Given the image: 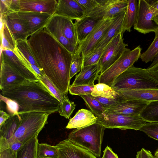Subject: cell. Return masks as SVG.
<instances>
[{"instance_id": "cell-3", "label": "cell", "mask_w": 158, "mask_h": 158, "mask_svg": "<svg viewBox=\"0 0 158 158\" xmlns=\"http://www.w3.org/2000/svg\"><path fill=\"white\" fill-rule=\"evenodd\" d=\"M20 124L13 136L7 140L0 139V152L7 149L8 145L15 141L23 144L35 136L38 135L48 123L50 114L47 113L33 112L19 114Z\"/></svg>"}, {"instance_id": "cell-8", "label": "cell", "mask_w": 158, "mask_h": 158, "mask_svg": "<svg viewBox=\"0 0 158 158\" xmlns=\"http://www.w3.org/2000/svg\"><path fill=\"white\" fill-rule=\"evenodd\" d=\"M123 33L121 32L108 44L97 64L100 74L105 71L121 56L128 46L123 41Z\"/></svg>"}, {"instance_id": "cell-39", "label": "cell", "mask_w": 158, "mask_h": 158, "mask_svg": "<svg viewBox=\"0 0 158 158\" xmlns=\"http://www.w3.org/2000/svg\"><path fill=\"white\" fill-rule=\"evenodd\" d=\"M107 46L99 48L83 57V67L97 64Z\"/></svg>"}, {"instance_id": "cell-44", "label": "cell", "mask_w": 158, "mask_h": 158, "mask_svg": "<svg viewBox=\"0 0 158 158\" xmlns=\"http://www.w3.org/2000/svg\"><path fill=\"white\" fill-rule=\"evenodd\" d=\"M90 95L93 98L100 102L106 108V109L119 102L126 100L119 96L118 94L117 97L114 98H108L99 96L93 97L91 94Z\"/></svg>"}, {"instance_id": "cell-46", "label": "cell", "mask_w": 158, "mask_h": 158, "mask_svg": "<svg viewBox=\"0 0 158 158\" xmlns=\"http://www.w3.org/2000/svg\"><path fill=\"white\" fill-rule=\"evenodd\" d=\"M152 14L153 21L158 25V0H147Z\"/></svg>"}, {"instance_id": "cell-5", "label": "cell", "mask_w": 158, "mask_h": 158, "mask_svg": "<svg viewBox=\"0 0 158 158\" xmlns=\"http://www.w3.org/2000/svg\"><path fill=\"white\" fill-rule=\"evenodd\" d=\"M105 129L103 126L96 123L73 130L69 135L67 139L87 150L96 157H100Z\"/></svg>"}, {"instance_id": "cell-9", "label": "cell", "mask_w": 158, "mask_h": 158, "mask_svg": "<svg viewBox=\"0 0 158 158\" xmlns=\"http://www.w3.org/2000/svg\"><path fill=\"white\" fill-rule=\"evenodd\" d=\"M98 5L86 16L97 20L103 18L112 19L121 12L126 10L128 3V0H98Z\"/></svg>"}, {"instance_id": "cell-17", "label": "cell", "mask_w": 158, "mask_h": 158, "mask_svg": "<svg viewBox=\"0 0 158 158\" xmlns=\"http://www.w3.org/2000/svg\"><path fill=\"white\" fill-rule=\"evenodd\" d=\"M57 5L56 0H20V11L47 13L52 16Z\"/></svg>"}, {"instance_id": "cell-16", "label": "cell", "mask_w": 158, "mask_h": 158, "mask_svg": "<svg viewBox=\"0 0 158 158\" xmlns=\"http://www.w3.org/2000/svg\"><path fill=\"white\" fill-rule=\"evenodd\" d=\"M45 28L64 47L72 54L75 53L79 45L71 43L65 36L61 27L59 16L54 15L46 24Z\"/></svg>"}, {"instance_id": "cell-35", "label": "cell", "mask_w": 158, "mask_h": 158, "mask_svg": "<svg viewBox=\"0 0 158 158\" xmlns=\"http://www.w3.org/2000/svg\"><path fill=\"white\" fill-rule=\"evenodd\" d=\"M37 158H58L56 146L46 143H38Z\"/></svg>"}, {"instance_id": "cell-36", "label": "cell", "mask_w": 158, "mask_h": 158, "mask_svg": "<svg viewBox=\"0 0 158 158\" xmlns=\"http://www.w3.org/2000/svg\"><path fill=\"white\" fill-rule=\"evenodd\" d=\"M155 37L147 49L141 54L140 58L145 63L153 61L158 53V30L155 32Z\"/></svg>"}, {"instance_id": "cell-42", "label": "cell", "mask_w": 158, "mask_h": 158, "mask_svg": "<svg viewBox=\"0 0 158 158\" xmlns=\"http://www.w3.org/2000/svg\"><path fill=\"white\" fill-rule=\"evenodd\" d=\"M94 85H70L69 91L72 95H86L91 94Z\"/></svg>"}, {"instance_id": "cell-20", "label": "cell", "mask_w": 158, "mask_h": 158, "mask_svg": "<svg viewBox=\"0 0 158 158\" xmlns=\"http://www.w3.org/2000/svg\"><path fill=\"white\" fill-rule=\"evenodd\" d=\"M126 10L121 12L113 18V21L96 44L94 51L107 45L112 39L122 30Z\"/></svg>"}, {"instance_id": "cell-41", "label": "cell", "mask_w": 158, "mask_h": 158, "mask_svg": "<svg viewBox=\"0 0 158 158\" xmlns=\"http://www.w3.org/2000/svg\"><path fill=\"white\" fill-rule=\"evenodd\" d=\"M139 131L143 132L149 137L158 141V123H147Z\"/></svg>"}, {"instance_id": "cell-26", "label": "cell", "mask_w": 158, "mask_h": 158, "mask_svg": "<svg viewBox=\"0 0 158 158\" xmlns=\"http://www.w3.org/2000/svg\"><path fill=\"white\" fill-rule=\"evenodd\" d=\"M16 42V48L14 52L17 56L31 69L32 66L35 65L40 67L30 49L27 40H18Z\"/></svg>"}, {"instance_id": "cell-43", "label": "cell", "mask_w": 158, "mask_h": 158, "mask_svg": "<svg viewBox=\"0 0 158 158\" xmlns=\"http://www.w3.org/2000/svg\"><path fill=\"white\" fill-rule=\"evenodd\" d=\"M80 5L86 16L99 5L98 0H75Z\"/></svg>"}, {"instance_id": "cell-15", "label": "cell", "mask_w": 158, "mask_h": 158, "mask_svg": "<svg viewBox=\"0 0 158 158\" xmlns=\"http://www.w3.org/2000/svg\"><path fill=\"white\" fill-rule=\"evenodd\" d=\"M56 146L58 158H97L87 150L74 144L67 139Z\"/></svg>"}, {"instance_id": "cell-51", "label": "cell", "mask_w": 158, "mask_h": 158, "mask_svg": "<svg viewBox=\"0 0 158 158\" xmlns=\"http://www.w3.org/2000/svg\"><path fill=\"white\" fill-rule=\"evenodd\" d=\"M23 144L18 141H15L9 144L7 149L10 148L13 151L17 153L18 151L22 147Z\"/></svg>"}, {"instance_id": "cell-29", "label": "cell", "mask_w": 158, "mask_h": 158, "mask_svg": "<svg viewBox=\"0 0 158 158\" xmlns=\"http://www.w3.org/2000/svg\"><path fill=\"white\" fill-rule=\"evenodd\" d=\"M38 136H35L23 145L16 153V158H37Z\"/></svg>"}, {"instance_id": "cell-30", "label": "cell", "mask_w": 158, "mask_h": 158, "mask_svg": "<svg viewBox=\"0 0 158 158\" xmlns=\"http://www.w3.org/2000/svg\"><path fill=\"white\" fill-rule=\"evenodd\" d=\"M59 16L62 30L65 36L71 43L75 45L78 46L76 28L73 20Z\"/></svg>"}, {"instance_id": "cell-34", "label": "cell", "mask_w": 158, "mask_h": 158, "mask_svg": "<svg viewBox=\"0 0 158 158\" xmlns=\"http://www.w3.org/2000/svg\"><path fill=\"white\" fill-rule=\"evenodd\" d=\"M91 95L93 97L99 96L114 98L117 97V92L110 86L104 83H98L94 85Z\"/></svg>"}, {"instance_id": "cell-49", "label": "cell", "mask_w": 158, "mask_h": 158, "mask_svg": "<svg viewBox=\"0 0 158 158\" xmlns=\"http://www.w3.org/2000/svg\"><path fill=\"white\" fill-rule=\"evenodd\" d=\"M136 158H155L149 150L142 148L137 153Z\"/></svg>"}, {"instance_id": "cell-27", "label": "cell", "mask_w": 158, "mask_h": 158, "mask_svg": "<svg viewBox=\"0 0 158 158\" xmlns=\"http://www.w3.org/2000/svg\"><path fill=\"white\" fill-rule=\"evenodd\" d=\"M21 121L19 114L11 115L0 128V139L7 140L11 138L18 128Z\"/></svg>"}, {"instance_id": "cell-13", "label": "cell", "mask_w": 158, "mask_h": 158, "mask_svg": "<svg viewBox=\"0 0 158 158\" xmlns=\"http://www.w3.org/2000/svg\"><path fill=\"white\" fill-rule=\"evenodd\" d=\"M17 13L24 23L28 37L45 27L52 16L44 13L23 11Z\"/></svg>"}, {"instance_id": "cell-1", "label": "cell", "mask_w": 158, "mask_h": 158, "mask_svg": "<svg viewBox=\"0 0 158 158\" xmlns=\"http://www.w3.org/2000/svg\"><path fill=\"white\" fill-rule=\"evenodd\" d=\"M27 43L39 67L63 94H68L72 54L45 27L31 35Z\"/></svg>"}, {"instance_id": "cell-56", "label": "cell", "mask_w": 158, "mask_h": 158, "mask_svg": "<svg viewBox=\"0 0 158 158\" xmlns=\"http://www.w3.org/2000/svg\"><path fill=\"white\" fill-rule=\"evenodd\" d=\"M155 157V158H157L155 157Z\"/></svg>"}, {"instance_id": "cell-47", "label": "cell", "mask_w": 158, "mask_h": 158, "mask_svg": "<svg viewBox=\"0 0 158 158\" xmlns=\"http://www.w3.org/2000/svg\"><path fill=\"white\" fill-rule=\"evenodd\" d=\"M9 8L10 12L20 11V0H9Z\"/></svg>"}, {"instance_id": "cell-19", "label": "cell", "mask_w": 158, "mask_h": 158, "mask_svg": "<svg viewBox=\"0 0 158 158\" xmlns=\"http://www.w3.org/2000/svg\"><path fill=\"white\" fill-rule=\"evenodd\" d=\"M54 15L62 16L72 20L84 17V11L75 0H59Z\"/></svg>"}, {"instance_id": "cell-55", "label": "cell", "mask_w": 158, "mask_h": 158, "mask_svg": "<svg viewBox=\"0 0 158 158\" xmlns=\"http://www.w3.org/2000/svg\"><path fill=\"white\" fill-rule=\"evenodd\" d=\"M154 156L156 158H158V149L155 152Z\"/></svg>"}, {"instance_id": "cell-2", "label": "cell", "mask_w": 158, "mask_h": 158, "mask_svg": "<svg viewBox=\"0 0 158 158\" xmlns=\"http://www.w3.org/2000/svg\"><path fill=\"white\" fill-rule=\"evenodd\" d=\"M1 94L18 104V114L39 112L50 114L58 111L60 103L40 80H27L1 90Z\"/></svg>"}, {"instance_id": "cell-28", "label": "cell", "mask_w": 158, "mask_h": 158, "mask_svg": "<svg viewBox=\"0 0 158 158\" xmlns=\"http://www.w3.org/2000/svg\"><path fill=\"white\" fill-rule=\"evenodd\" d=\"M138 1L128 0V6L122 30L123 34L126 31L130 32L131 27L136 23L138 15Z\"/></svg>"}, {"instance_id": "cell-53", "label": "cell", "mask_w": 158, "mask_h": 158, "mask_svg": "<svg viewBox=\"0 0 158 158\" xmlns=\"http://www.w3.org/2000/svg\"><path fill=\"white\" fill-rule=\"evenodd\" d=\"M147 70L158 80V62L154 66Z\"/></svg>"}, {"instance_id": "cell-54", "label": "cell", "mask_w": 158, "mask_h": 158, "mask_svg": "<svg viewBox=\"0 0 158 158\" xmlns=\"http://www.w3.org/2000/svg\"><path fill=\"white\" fill-rule=\"evenodd\" d=\"M158 62V53L151 65L148 68H150L155 65Z\"/></svg>"}, {"instance_id": "cell-14", "label": "cell", "mask_w": 158, "mask_h": 158, "mask_svg": "<svg viewBox=\"0 0 158 158\" xmlns=\"http://www.w3.org/2000/svg\"><path fill=\"white\" fill-rule=\"evenodd\" d=\"M149 102L139 100H126L107 109L106 114L140 115Z\"/></svg>"}, {"instance_id": "cell-24", "label": "cell", "mask_w": 158, "mask_h": 158, "mask_svg": "<svg viewBox=\"0 0 158 158\" xmlns=\"http://www.w3.org/2000/svg\"><path fill=\"white\" fill-rule=\"evenodd\" d=\"M100 70L97 64L83 67L75 77L72 86L94 85V81L98 78Z\"/></svg>"}, {"instance_id": "cell-23", "label": "cell", "mask_w": 158, "mask_h": 158, "mask_svg": "<svg viewBox=\"0 0 158 158\" xmlns=\"http://www.w3.org/2000/svg\"><path fill=\"white\" fill-rule=\"evenodd\" d=\"M97 118L91 111L84 109H80L69 120L66 128L71 129L84 127L96 123Z\"/></svg>"}, {"instance_id": "cell-7", "label": "cell", "mask_w": 158, "mask_h": 158, "mask_svg": "<svg viewBox=\"0 0 158 158\" xmlns=\"http://www.w3.org/2000/svg\"><path fill=\"white\" fill-rule=\"evenodd\" d=\"M96 123L106 128H118L122 130L131 129L139 130L147 122L140 115L106 114L97 117Z\"/></svg>"}, {"instance_id": "cell-18", "label": "cell", "mask_w": 158, "mask_h": 158, "mask_svg": "<svg viewBox=\"0 0 158 158\" xmlns=\"http://www.w3.org/2000/svg\"><path fill=\"white\" fill-rule=\"evenodd\" d=\"M0 90L21 84L27 80L8 64L0 62Z\"/></svg>"}, {"instance_id": "cell-32", "label": "cell", "mask_w": 158, "mask_h": 158, "mask_svg": "<svg viewBox=\"0 0 158 158\" xmlns=\"http://www.w3.org/2000/svg\"><path fill=\"white\" fill-rule=\"evenodd\" d=\"M1 45L0 48L14 51L16 48V41L14 39L5 23L0 28Z\"/></svg>"}, {"instance_id": "cell-10", "label": "cell", "mask_w": 158, "mask_h": 158, "mask_svg": "<svg viewBox=\"0 0 158 158\" xmlns=\"http://www.w3.org/2000/svg\"><path fill=\"white\" fill-rule=\"evenodd\" d=\"M113 18L100 19L87 37L79 44L83 57L93 52L96 44L112 23Z\"/></svg>"}, {"instance_id": "cell-4", "label": "cell", "mask_w": 158, "mask_h": 158, "mask_svg": "<svg viewBox=\"0 0 158 158\" xmlns=\"http://www.w3.org/2000/svg\"><path fill=\"white\" fill-rule=\"evenodd\" d=\"M158 80L145 69L133 65L114 80L111 87L114 90L123 91L158 87Z\"/></svg>"}, {"instance_id": "cell-45", "label": "cell", "mask_w": 158, "mask_h": 158, "mask_svg": "<svg viewBox=\"0 0 158 158\" xmlns=\"http://www.w3.org/2000/svg\"><path fill=\"white\" fill-rule=\"evenodd\" d=\"M1 101H3L6 104V108L10 115L18 114L19 107L17 103L14 101L7 98L0 94Z\"/></svg>"}, {"instance_id": "cell-12", "label": "cell", "mask_w": 158, "mask_h": 158, "mask_svg": "<svg viewBox=\"0 0 158 158\" xmlns=\"http://www.w3.org/2000/svg\"><path fill=\"white\" fill-rule=\"evenodd\" d=\"M0 62L6 63L30 81L39 80L34 70L23 62L12 51L0 48Z\"/></svg>"}, {"instance_id": "cell-50", "label": "cell", "mask_w": 158, "mask_h": 158, "mask_svg": "<svg viewBox=\"0 0 158 158\" xmlns=\"http://www.w3.org/2000/svg\"><path fill=\"white\" fill-rule=\"evenodd\" d=\"M103 152V156L102 158H118L117 155L108 146L106 148Z\"/></svg>"}, {"instance_id": "cell-11", "label": "cell", "mask_w": 158, "mask_h": 158, "mask_svg": "<svg viewBox=\"0 0 158 158\" xmlns=\"http://www.w3.org/2000/svg\"><path fill=\"white\" fill-rule=\"evenodd\" d=\"M152 14L147 0H139L136 21L134 29L145 34L158 30V25L153 20Z\"/></svg>"}, {"instance_id": "cell-52", "label": "cell", "mask_w": 158, "mask_h": 158, "mask_svg": "<svg viewBox=\"0 0 158 158\" xmlns=\"http://www.w3.org/2000/svg\"><path fill=\"white\" fill-rule=\"evenodd\" d=\"M0 128L9 119L11 115L1 110L0 111Z\"/></svg>"}, {"instance_id": "cell-40", "label": "cell", "mask_w": 158, "mask_h": 158, "mask_svg": "<svg viewBox=\"0 0 158 158\" xmlns=\"http://www.w3.org/2000/svg\"><path fill=\"white\" fill-rule=\"evenodd\" d=\"M38 78L61 103L64 94L61 92L45 75Z\"/></svg>"}, {"instance_id": "cell-31", "label": "cell", "mask_w": 158, "mask_h": 158, "mask_svg": "<svg viewBox=\"0 0 158 158\" xmlns=\"http://www.w3.org/2000/svg\"><path fill=\"white\" fill-rule=\"evenodd\" d=\"M140 116L147 122L158 123V100L149 102Z\"/></svg>"}, {"instance_id": "cell-6", "label": "cell", "mask_w": 158, "mask_h": 158, "mask_svg": "<svg viewBox=\"0 0 158 158\" xmlns=\"http://www.w3.org/2000/svg\"><path fill=\"white\" fill-rule=\"evenodd\" d=\"M141 50L140 46L132 50L127 48L117 61L104 73L99 75L98 83H104L111 86L117 77L138 61L141 54Z\"/></svg>"}, {"instance_id": "cell-48", "label": "cell", "mask_w": 158, "mask_h": 158, "mask_svg": "<svg viewBox=\"0 0 158 158\" xmlns=\"http://www.w3.org/2000/svg\"><path fill=\"white\" fill-rule=\"evenodd\" d=\"M0 158H16V153L8 148L0 152Z\"/></svg>"}, {"instance_id": "cell-33", "label": "cell", "mask_w": 158, "mask_h": 158, "mask_svg": "<svg viewBox=\"0 0 158 158\" xmlns=\"http://www.w3.org/2000/svg\"><path fill=\"white\" fill-rule=\"evenodd\" d=\"M84 101L87 107L97 117L104 113L106 109L98 101L93 98L90 94L86 95H80Z\"/></svg>"}, {"instance_id": "cell-22", "label": "cell", "mask_w": 158, "mask_h": 158, "mask_svg": "<svg viewBox=\"0 0 158 158\" xmlns=\"http://www.w3.org/2000/svg\"><path fill=\"white\" fill-rule=\"evenodd\" d=\"M125 100L136 99L148 102L158 100V87L144 89L115 90Z\"/></svg>"}, {"instance_id": "cell-38", "label": "cell", "mask_w": 158, "mask_h": 158, "mask_svg": "<svg viewBox=\"0 0 158 158\" xmlns=\"http://www.w3.org/2000/svg\"><path fill=\"white\" fill-rule=\"evenodd\" d=\"M76 104L70 101L67 94H64L62 98L58 112L60 115L69 119L74 110Z\"/></svg>"}, {"instance_id": "cell-21", "label": "cell", "mask_w": 158, "mask_h": 158, "mask_svg": "<svg viewBox=\"0 0 158 158\" xmlns=\"http://www.w3.org/2000/svg\"><path fill=\"white\" fill-rule=\"evenodd\" d=\"M5 23L15 41L27 40L28 37L27 30L17 12L8 13Z\"/></svg>"}, {"instance_id": "cell-37", "label": "cell", "mask_w": 158, "mask_h": 158, "mask_svg": "<svg viewBox=\"0 0 158 158\" xmlns=\"http://www.w3.org/2000/svg\"><path fill=\"white\" fill-rule=\"evenodd\" d=\"M70 76L71 79L78 72L81 71L83 67V56L79 47L75 53L72 54Z\"/></svg>"}, {"instance_id": "cell-25", "label": "cell", "mask_w": 158, "mask_h": 158, "mask_svg": "<svg viewBox=\"0 0 158 158\" xmlns=\"http://www.w3.org/2000/svg\"><path fill=\"white\" fill-rule=\"evenodd\" d=\"M99 20L86 16L75 20V26L79 44L87 37Z\"/></svg>"}]
</instances>
